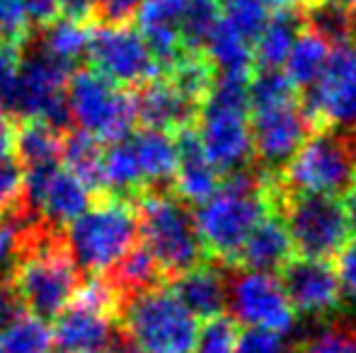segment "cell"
Wrapping results in <instances>:
<instances>
[{"label":"cell","instance_id":"obj_29","mask_svg":"<svg viewBox=\"0 0 356 353\" xmlns=\"http://www.w3.org/2000/svg\"><path fill=\"white\" fill-rule=\"evenodd\" d=\"M90 22H75L68 17H58L54 19L49 27L42 29V44L39 49L54 56L56 61L66 63L68 68H73L80 58L88 51V42H90Z\"/></svg>","mask_w":356,"mask_h":353},{"label":"cell","instance_id":"obj_34","mask_svg":"<svg viewBox=\"0 0 356 353\" xmlns=\"http://www.w3.org/2000/svg\"><path fill=\"white\" fill-rule=\"evenodd\" d=\"M24 201V170L15 155L0 157V211Z\"/></svg>","mask_w":356,"mask_h":353},{"label":"cell","instance_id":"obj_7","mask_svg":"<svg viewBox=\"0 0 356 353\" xmlns=\"http://www.w3.org/2000/svg\"><path fill=\"white\" fill-rule=\"evenodd\" d=\"M356 177V133L339 128H313L279 175L289 191L337 196Z\"/></svg>","mask_w":356,"mask_h":353},{"label":"cell","instance_id":"obj_4","mask_svg":"<svg viewBox=\"0 0 356 353\" xmlns=\"http://www.w3.org/2000/svg\"><path fill=\"white\" fill-rule=\"evenodd\" d=\"M63 235L80 273L102 276L138 242L136 206L112 193L95 196V206L68 223Z\"/></svg>","mask_w":356,"mask_h":353},{"label":"cell","instance_id":"obj_5","mask_svg":"<svg viewBox=\"0 0 356 353\" xmlns=\"http://www.w3.org/2000/svg\"><path fill=\"white\" fill-rule=\"evenodd\" d=\"M248 83L243 78L218 76L194 121L204 153L220 175L252 165Z\"/></svg>","mask_w":356,"mask_h":353},{"label":"cell","instance_id":"obj_17","mask_svg":"<svg viewBox=\"0 0 356 353\" xmlns=\"http://www.w3.org/2000/svg\"><path fill=\"white\" fill-rule=\"evenodd\" d=\"M279 189V182H277ZM293 257V245H291L289 227L284 223V216L277 206V191H274V203L269 211L257 221V225L250 230L248 240L243 242L235 264L245 271H264L274 273L279 271L286 261Z\"/></svg>","mask_w":356,"mask_h":353},{"label":"cell","instance_id":"obj_2","mask_svg":"<svg viewBox=\"0 0 356 353\" xmlns=\"http://www.w3.org/2000/svg\"><path fill=\"white\" fill-rule=\"evenodd\" d=\"M8 283L29 315L44 322L56 320L75 291L83 286V273L68 252L61 227L49 225L39 218Z\"/></svg>","mask_w":356,"mask_h":353},{"label":"cell","instance_id":"obj_18","mask_svg":"<svg viewBox=\"0 0 356 353\" xmlns=\"http://www.w3.org/2000/svg\"><path fill=\"white\" fill-rule=\"evenodd\" d=\"M175 148H177V167L172 175V191L184 203L199 206L220 187L223 175L213 167L207 157L194 126H187L175 133Z\"/></svg>","mask_w":356,"mask_h":353},{"label":"cell","instance_id":"obj_42","mask_svg":"<svg viewBox=\"0 0 356 353\" xmlns=\"http://www.w3.org/2000/svg\"><path fill=\"white\" fill-rule=\"evenodd\" d=\"M58 10L63 17L75 19V22H90L92 24L95 0H56Z\"/></svg>","mask_w":356,"mask_h":353},{"label":"cell","instance_id":"obj_22","mask_svg":"<svg viewBox=\"0 0 356 353\" xmlns=\"http://www.w3.org/2000/svg\"><path fill=\"white\" fill-rule=\"evenodd\" d=\"M61 165L88 187L90 193L104 196V143L83 128H68L61 138Z\"/></svg>","mask_w":356,"mask_h":353},{"label":"cell","instance_id":"obj_26","mask_svg":"<svg viewBox=\"0 0 356 353\" xmlns=\"http://www.w3.org/2000/svg\"><path fill=\"white\" fill-rule=\"evenodd\" d=\"M102 276L107 278L109 286L119 293L122 307H124V302H127L131 295H136V293L145 291V288L158 286V283H165L158 261H155V257L150 255V250L141 242V237H138L136 245H134L117 264L109 268L107 273H102Z\"/></svg>","mask_w":356,"mask_h":353},{"label":"cell","instance_id":"obj_39","mask_svg":"<svg viewBox=\"0 0 356 353\" xmlns=\"http://www.w3.org/2000/svg\"><path fill=\"white\" fill-rule=\"evenodd\" d=\"M17 3L19 10H22L24 22L29 24L32 32H42L44 27H49L61 15L56 0H17Z\"/></svg>","mask_w":356,"mask_h":353},{"label":"cell","instance_id":"obj_27","mask_svg":"<svg viewBox=\"0 0 356 353\" xmlns=\"http://www.w3.org/2000/svg\"><path fill=\"white\" fill-rule=\"evenodd\" d=\"M330 49H332V44L308 27H303V32L296 37L282 68L291 85L298 89V94L318 83L320 73L325 71V63L330 58Z\"/></svg>","mask_w":356,"mask_h":353},{"label":"cell","instance_id":"obj_33","mask_svg":"<svg viewBox=\"0 0 356 353\" xmlns=\"http://www.w3.org/2000/svg\"><path fill=\"white\" fill-rule=\"evenodd\" d=\"M235 339H238V322L228 315H216L211 320H204L192 353H235Z\"/></svg>","mask_w":356,"mask_h":353},{"label":"cell","instance_id":"obj_46","mask_svg":"<svg viewBox=\"0 0 356 353\" xmlns=\"http://www.w3.org/2000/svg\"><path fill=\"white\" fill-rule=\"evenodd\" d=\"M308 3V0H305ZM318 3H327V5H334V8H339V10H354L356 8V0H318Z\"/></svg>","mask_w":356,"mask_h":353},{"label":"cell","instance_id":"obj_36","mask_svg":"<svg viewBox=\"0 0 356 353\" xmlns=\"http://www.w3.org/2000/svg\"><path fill=\"white\" fill-rule=\"evenodd\" d=\"M305 353H356V334L330 325L305 344Z\"/></svg>","mask_w":356,"mask_h":353},{"label":"cell","instance_id":"obj_43","mask_svg":"<svg viewBox=\"0 0 356 353\" xmlns=\"http://www.w3.org/2000/svg\"><path fill=\"white\" fill-rule=\"evenodd\" d=\"M13 146H15V121L5 107L0 104V157L13 155Z\"/></svg>","mask_w":356,"mask_h":353},{"label":"cell","instance_id":"obj_11","mask_svg":"<svg viewBox=\"0 0 356 353\" xmlns=\"http://www.w3.org/2000/svg\"><path fill=\"white\" fill-rule=\"evenodd\" d=\"M300 107L313 128L356 133V46L349 39L332 44L318 83L300 92Z\"/></svg>","mask_w":356,"mask_h":353},{"label":"cell","instance_id":"obj_6","mask_svg":"<svg viewBox=\"0 0 356 353\" xmlns=\"http://www.w3.org/2000/svg\"><path fill=\"white\" fill-rule=\"evenodd\" d=\"M119 327L141 353H192L199 332L197 317L163 283L129 298Z\"/></svg>","mask_w":356,"mask_h":353},{"label":"cell","instance_id":"obj_23","mask_svg":"<svg viewBox=\"0 0 356 353\" xmlns=\"http://www.w3.org/2000/svg\"><path fill=\"white\" fill-rule=\"evenodd\" d=\"M129 143L136 155L145 191L165 189V184H172L175 167H177V148H175L172 133L141 128L138 133H129Z\"/></svg>","mask_w":356,"mask_h":353},{"label":"cell","instance_id":"obj_45","mask_svg":"<svg viewBox=\"0 0 356 353\" xmlns=\"http://www.w3.org/2000/svg\"><path fill=\"white\" fill-rule=\"evenodd\" d=\"M104 353H141V351H138V346L129 339L127 332H124L122 327H117L114 334H112V339H109L107 349H104Z\"/></svg>","mask_w":356,"mask_h":353},{"label":"cell","instance_id":"obj_20","mask_svg":"<svg viewBox=\"0 0 356 353\" xmlns=\"http://www.w3.org/2000/svg\"><path fill=\"white\" fill-rule=\"evenodd\" d=\"M172 293L197 320H211L220 315L228 302V276L213 264H202L187 268L179 276L170 278Z\"/></svg>","mask_w":356,"mask_h":353},{"label":"cell","instance_id":"obj_50","mask_svg":"<svg viewBox=\"0 0 356 353\" xmlns=\"http://www.w3.org/2000/svg\"><path fill=\"white\" fill-rule=\"evenodd\" d=\"M213 3H218V0H213Z\"/></svg>","mask_w":356,"mask_h":353},{"label":"cell","instance_id":"obj_44","mask_svg":"<svg viewBox=\"0 0 356 353\" xmlns=\"http://www.w3.org/2000/svg\"><path fill=\"white\" fill-rule=\"evenodd\" d=\"M342 208H344V218H347V225H349V235H356V177L342 191Z\"/></svg>","mask_w":356,"mask_h":353},{"label":"cell","instance_id":"obj_21","mask_svg":"<svg viewBox=\"0 0 356 353\" xmlns=\"http://www.w3.org/2000/svg\"><path fill=\"white\" fill-rule=\"evenodd\" d=\"M303 27V12L298 5H277L252 44L254 71L282 68Z\"/></svg>","mask_w":356,"mask_h":353},{"label":"cell","instance_id":"obj_3","mask_svg":"<svg viewBox=\"0 0 356 353\" xmlns=\"http://www.w3.org/2000/svg\"><path fill=\"white\" fill-rule=\"evenodd\" d=\"M134 206L138 216V237L155 257L165 281L207 261L192 208L177 193L148 189Z\"/></svg>","mask_w":356,"mask_h":353},{"label":"cell","instance_id":"obj_1","mask_svg":"<svg viewBox=\"0 0 356 353\" xmlns=\"http://www.w3.org/2000/svg\"><path fill=\"white\" fill-rule=\"evenodd\" d=\"M274 191L277 177H264L259 170L245 167L223 175L220 187L194 213L207 257L233 266L250 230L274 203Z\"/></svg>","mask_w":356,"mask_h":353},{"label":"cell","instance_id":"obj_14","mask_svg":"<svg viewBox=\"0 0 356 353\" xmlns=\"http://www.w3.org/2000/svg\"><path fill=\"white\" fill-rule=\"evenodd\" d=\"M230 317L243 327H259L279 334H289L296 325V312L274 273L240 271L228 278Z\"/></svg>","mask_w":356,"mask_h":353},{"label":"cell","instance_id":"obj_47","mask_svg":"<svg viewBox=\"0 0 356 353\" xmlns=\"http://www.w3.org/2000/svg\"><path fill=\"white\" fill-rule=\"evenodd\" d=\"M349 42L356 46V8L349 10Z\"/></svg>","mask_w":356,"mask_h":353},{"label":"cell","instance_id":"obj_32","mask_svg":"<svg viewBox=\"0 0 356 353\" xmlns=\"http://www.w3.org/2000/svg\"><path fill=\"white\" fill-rule=\"evenodd\" d=\"M216 19H218V5L213 0H189L179 19V39L184 51H197V49L204 51Z\"/></svg>","mask_w":356,"mask_h":353},{"label":"cell","instance_id":"obj_19","mask_svg":"<svg viewBox=\"0 0 356 353\" xmlns=\"http://www.w3.org/2000/svg\"><path fill=\"white\" fill-rule=\"evenodd\" d=\"M189 0H141L134 19L138 32L153 51L160 73L184 51L179 39V19L187 10Z\"/></svg>","mask_w":356,"mask_h":353},{"label":"cell","instance_id":"obj_49","mask_svg":"<svg viewBox=\"0 0 356 353\" xmlns=\"http://www.w3.org/2000/svg\"><path fill=\"white\" fill-rule=\"evenodd\" d=\"M291 353H305V351H303V349H300V351H291Z\"/></svg>","mask_w":356,"mask_h":353},{"label":"cell","instance_id":"obj_35","mask_svg":"<svg viewBox=\"0 0 356 353\" xmlns=\"http://www.w3.org/2000/svg\"><path fill=\"white\" fill-rule=\"evenodd\" d=\"M235 353H286L284 334L259 327H245L235 339Z\"/></svg>","mask_w":356,"mask_h":353},{"label":"cell","instance_id":"obj_37","mask_svg":"<svg viewBox=\"0 0 356 353\" xmlns=\"http://www.w3.org/2000/svg\"><path fill=\"white\" fill-rule=\"evenodd\" d=\"M32 39V29L24 22L17 0H0V42L24 44Z\"/></svg>","mask_w":356,"mask_h":353},{"label":"cell","instance_id":"obj_9","mask_svg":"<svg viewBox=\"0 0 356 353\" xmlns=\"http://www.w3.org/2000/svg\"><path fill=\"white\" fill-rule=\"evenodd\" d=\"M277 206L289 227L293 252L300 257L330 261L349 242V225L337 196L289 191L279 184Z\"/></svg>","mask_w":356,"mask_h":353},{"label":"cell","instance_id":"obj_28","mask_svg":"<svg viewBox=\"0 0 356 353\" xmlns=\"http://www.w3.org/2000/svg\"><path fill=\"white\" fill-rule=\"evenodd\" d=\"M163 76L168 78L184 97L192 99L194 104L202 107L204 99L211 92L218 73H216V66L211 63V58L207 56V51L197 49V51L179 53V56L165 68Z\"/></svg>","mask_w":356,"mask_h":353},{"label":"cell","instance_id":"obj_10","mask_svg":"<svg viewBox=\"0 0 356 353\" xmlns=\"http://www.w3.org/2000/svg\"><path fill=\"white\" fill-rule=\"evenodd\" d=\"M71 123L102 143H117L136 126L134 94L117 87L92 68H78L66 85Z\"/></svg>","mask_w":356,"mask_h":353},{"label":"cell","instance_id":"obj_48","mask_svg":"<svg viewBox=\"0 0 356 353\" xmlns=\"http://www.w3.org/2000/svg\"><path fill=\"white\" fill-rule=\"evenodd\" d=\"M279 5H303L305 0H277Z\"/></svg>","mask_w":356,"mask_h":353},{"label":"cell","instance_id":"obj_41","mask_svg":"<svg viewBox=\"0 0 356 353\" xmlns=\"http://www.w3.org/2000/svg\"><path fill=\"white\" fill-rule=\"evenodd\" d=\"M337 278L342 283V291L356 298V240L347 242L337 252Z\"/></svg>","mask_w":356,"mask_h":353},{"label":"cell","instance_id":"obj_30","mask_svg":"<svg viewBox=\"0 0 356 353\" xmlns=\"http://www.w3.org/2000/svg\"><path fill=\"white\" fill-rule=\"evenodd\" d=\"M277 0H223L218 8L220 19L228 24L233 32H238L245 42L254 44L259 29L269 19L272 10L277 8Z\"/></svg>","mask_w":356,"mask_h":353},{"label":"cell","instance_id":"obj_25","mask_svg":"<svg viewBox=\"0 0 356 353\" xmlns=\"http://www.w3.org/2000/svg\"><path fill=\"white\" fill-rule=\"evenodd\" d=\"M204 51L211 58L218 76L228 78H243L250 80L254 73V56H252V44L245 42L238 32L228 27V24L220 19H216L211 34H209L207 44H204Z\"/></svg>","mask_w":356,"mask_h":353},{"label":"cell","instance_id":"obj_8","mask_svg":"<svg viewBox=\"0 0 356 353\" xmlns=\"http://www.w3.org/2000/svg\"><path fill=\"white\" fill-rule=\"evenodd\" d=\"M71 71L73 68L37 46L29 56L22 53L17 76L8 92L0 97V104L13 119H39L58 131H68L71 114L66 102V85Z\"/></svg>","mask_w":356,"mask_h":353},{"label":"cell","instance_id":"obj_16","mask_svg":"<svg viewBox=\"0 0 356 353\" xmlns=\"http://www.w3.org/2000/svg\"><path fill=\"white\" fill-rule=\"evenodd\" d=\"M134 104H136V123L165 133H177L194 126L199 114V104L184 97L165 76H155L145 85L136 87Z\"/></svg>","mask_w":356,"mask_h":353},{"label":"cell","instance_id":"obj_13","mask_svg":"<svg viewBox=\"0 0 356 353\" xmlns=\"http://www.w3.org/2000/svg\"><path fill=\"white\" fill-rule=\"evenodd\" d=\"M308 119L300 107V94L279 102L250 107L252 162L264 177H279L308 136Z\"/></svg>","mask_w":356,"mask_h":353},{"label":"cell","instance_id":"obj_12","mask_svg":"<svg viewBox=\"0 0 356 353\" xmlns=\"http://www.w3.org/2000/svg\"><path fill=\"white\" fill-rule=\"evenodd\" d=\"M88 61L92 71L124 89H136L160 76V66L145 39L131 24H99L90 29Z\"/></svg>","mask_w":356,"mask_h":353},{"label":"cell","instance_id":"obj_15","mask_svg":"<svg viewBox=\"0 0 356 353\" xmlns=\"http://www.w3.org/2000/svg\"><path fill=\"white\" fill-rule=\"evenodd\" d=\"M279 283L296 315L330 320L342 310V283L327 259H310L300 255L291 257L279 268Z\"/></svg>","mask_w":356,"mask_h":353},{"label":"cell","instance_id":"obj_24","mask_svg":"<svg viewBox=\"0 0 356 353\" xmlns=\"http://www.w3.org/2000/svg\"><path fill=\"white\" fill-rule=\"evenodd\" d=\"M66 131L49 126L39 119H17L15 121V146L13 155L22 170L44 167L61 162V138Z\"/></svg>","mask_w":356,"mask_h":353},{"label":"cell","instance_id":"obj_38","mask_svg":"<svg viewBox=\"0 0 356 353\" xmlns=\"http://www.w3.org/2000/svg\"><path fill=\"white\" fill-rule=\"evenodd\" d=\"M141 0H95L92 24H131Z\"/></svg>","mask_w":356,"mask_h":353},{"label":"cell","instance_id":"obj_31","mask_svg":"<svg viewBox=\"0 0 356 353\" xmlns=\"http://www.w3.org/2000/svg\"><path fill=\"white\" fill-rule=\"evenodd\" d=\"M51 344L47 322L29 312L0 332V353H51Z\"/></svg>","mask_w":356,"mask_h":353},{"label":"cell","instance_id":"obj_40","mask_svg":"<svg viewBox=\"0 0 356 353\" xmlns=\"http://www.w3.org/2000/svg\"><path fill=\"white\" fill-rule=\"evenodd\" d=\"M22 53H24V44L0 42V97L13 85L15 76H17V71H19Z\"/></svg>","mask_w":356,"mask_h":353}]
</instances>
